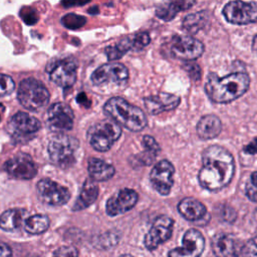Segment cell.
I'll return each instance as SVG.
<instances>
[{"mask_svg":"<svg viewBox=\"0 0 257 257\" xmlns=\"http://www.w3.org/2000/svg\"><path fill=\"white\" fill-rule=\"evenodd\" d=\"M15 88L13 78L7 74L0 73V96L11 93Z\"/></svg>","mask_w":257,"mask_h":257,"instance_id":"obj_32","label":"cell"},{"mask_svg":"<svg viewBox=\"0 0 257 257\" xmlns=\"http://www.w3.org/2000/svg\"><path fill=\"white\" fill-rule=\"evenodd\" d=\"M61 23L68 29H77L86 23V18L75 13H68L61 17Z\"/></svg>","mask_w":257,"mask_h":257,"instance_id":"obj_30","label":"cell"},{"mask_svg":"<svg viewBox=\"0 0 257 257\" xmlns=\"http://www.w3.org/2000/svg\"><path fill=\"white\" fill-rule=\"evenodd\" d=\"M151 41V37L147 32H139L134 35L127 36L117 43L107 46L105 54L108 60H115L120 58L131 49H142L147 46Z\"/></svg>","mask_w":257,"mask_h":257,"instance_id":"obj_15","label":"cell"},{"mask_svg":"<svg viewBox=\"0 0 257 257\" xmlns=\"http://www.w3.org/2000/svg\"><path fill=\"white\" fill-rule=\"evenodd\" d=\"M87 171L90 179L95 182L107 181L112 178L115 173V169L112 165L96 158H91L88 161Z\"/></svg>","mask_w":257,"mask_h":257,"instance_id":"obj_25","label":"cell"},{"mask_svg":"<svg viewBox=\"0 0 257 257\" xmlns=\"http://www.w3.org/2000/svg\"><path fill=\"white\" fill-rule=\"evenodd\" d=\"M49 92L44 84L35 78L23 79L17 90V97L21 105L29 110H37L49 101Z\"/></svg>","mask_w":257,"mask_h":257,"instance_id":"obj_5","label":"cell"},{"mask_svg":"<svg viewBox=\"0 0 257 257\" xmlns=\"http://www.w3.org/2000/svg\"><path fill=\"white\" fill-rule=\"evenodd\" d=\"M212 251L216 256H239L243 244L237 237L228 233H219L212 239Z\"/></svg>","mask_w":257,"mask_h":257,"instance_id":"obj_20","label":"cell"},{"mask_svg":"<svg viewBox=\"0 0 257 257\" xmlns=\"http://www.w3.org/2000/svg\"><path fill=\"white\" fill-rule=\"evenodd\" d=\"M87 135L89 144L95 151L106 152L119 139L121 128L118 123L110 118L92 125Z\"/></svg>","mask_w":257,"mask_h":257,"instance_id":"obj_6","label":"cell"},{"mask_svg":"<svg viewBox=\"0 0 257 257\" xmlns=\"http://www.w3.org/2000/svg\"><path fill=\"white\" fill-rule=\"evenodd\" d=\"M245 192L249 200L257 203V172L251 174L250 179L247 182Z\"/></svg>","mask_w":257,"mask_h":257,"instance_id":"obj_31","label":"cell"},{"mask_svg":"<svg viewBox=\"0 0 257 257\" xmlns=\"http://www.w3.org/2000/svg\"><path fill=\"white\" fill-rule=\"evenodd\" d=\"M250 84V77L246 72H233L219 77L211 72L207 77L205 91L215 103H228L243 95Z\"/></svg>","mask_w":257,"mask_h":257,"instance_id":"obj_2","label":"cell"},{"mask_svg":"<svg viewBox=\"0 0 257 257\" xmlns=\"http://www.w3.org/2000/svg\"><path fill=\"white\" fill-rule=\"evenodd\" d=\"M20 16H21L22 20L26 24H29V25L36 23L38 20V14H37L36 10L32 9L31 7H23L21 9Z\"/></svg>","mask_w":257,"mask_h":257,"instance_id":"obj_34","label":"cell"},{"mask_svg":"<svg viewBox=\"0 0 257 257\" xmlns=\"http://www.w3.org/2000/svg\"><path fill=\"white\" fill-rule=\"evenodd\" d=\"M4 169L10 176L23 180L32 179L37 174V168L32 158L24 153H19L9 159L5 163Z\"/></svg>","mask_w":257,"mask_h":257,"instance_id":"obj_17","label":"cell"},{"mask_svg":"<svg viewBox=\"0 0 257 257\" xmlns=\"http://www.w3.org/2000/svg\"><path fill=\"white\" fill-rule=\"evenodd\" d=\"M53 255H56V256H77L78 255V252L75 248L73 247H60L59 249H57Z\"/></svg>","mask_w":257,"mask_h":257,"instance_id":"obj_37","label":"cell"},{"mask_svg":"<svg viewBox=\"0 0 257 257\" xmlns=\"http://www.w3.org/2000/svg\"><path fill=\"white\" fill-rule=\"evenodd\" d=\"M197 135L202 140H212L217 138L222 131V122L215 114L202 116L196 126Z\"/></svg>","mask_w":257,"mask_h":257,"instance_id":"obj_23","label":"cell"},{"mask_svg":"<svg viewBox=\"0 0 257 257\" xmlns=\"http://www.w3.org/2000/svg\"><path fill=\"white\" fill-rule=\"evenodd\" d=\"M103 110L109 118L132 132H140L148 124L144 111L119 96L109 98L104 103Z\"/></svg>","mask_w":257,"mask_h":257,"instance_id":"obj_3","label":"cell"},{"mask_svg":"<svg viewBox=\"0 0 257 257\" xmlns=\"http://www.w3.org/2000/svg\"><path fill=\"white\" fill-rule=\"evenodd\" d=\"M239 256H257V236L243 244Z\"/></svg>","mask_w":257,"mask_h":257,"instance_id":"obj_33","label":"cell"},{"mask_svg":"<svg viewBox=\"0 0 257 257\" xmlns=\"http://www.w3.org/2000/svg\"><path fill=\"white\" fill-rule=\"evenodd\" d=\"M12 251L10 249V247L8 245H6L5 243L0 242V257H7V256H11Z\"/></svg>","mask_w":257,"mask_h":257,"instance_id":"obj_41","label":"cell"},{"mask_svg":"<svg viewBox=\"0 0 257 257\" xmlns=\"http://www.w3.org/2000/svg\"><path fill=\"white\" fill-rule=\"evenodd\" d=\"M25 211L22 209H10L0 216V228L7 232H13L20 228L24 222Z\"/></svg>","mask_w":257,"mask_h":257,"instance_id":"obj_26","label":"cell"},{"mask_svg":"<svg viewBox=\"0 0 257 257\" xmlns=\"http://www.w3.org/2000/svg\"><path fill=\"white\" fill-rule=\"evenodd\" d=\"M205 247V239L197 229H189L183 236L182 247H177L169 252L173 257H197L202 254Z\"/></svg>","mask_w":257,"mask_h":257,"instance_id":"obj_16","label":"cell"},{"mask_svg":"<svg viewBox=\"0 0 257 257\" xmlns=\"http://www.w3.org/2000/svg\"><path fill=\"white\" fill-rule=\"evenodd\" d=\"M36 190L39 200L50 206H62L70 199L68 189L50 179L40 180L37 183Z\"/></svg>","mask_w":257,"mask_h":257,"instance_id":"obj_12","label":"cell"},{"mask_svg":"<svg viewBox=\"0 0 257 257\" xmlns=\"http://www.w3.org/2000/svg\"><path fill=\"white\" fill-rule=\"evenodd\" d=\"M90 0H61L60 4L64 8H71V7H77L82 6L86 3H88Z\"/></svg>","mask_w":257,"mask_h":257,"instance_id":"obj_38","label":"cell"},{"mask_svg":"<svg viewBox=\"0 0 257 257\" xmlns=\"http://www.w3.org/2000/svg\"><path fill=\"white\" fill-rule=\"evenodd\" d=\"M173 225L174 220L170 217L165 215L158 217L145 236L144 243L146 248L153 251L168 241L173 233Z\"/></svg>","mask_w":257,"mask_h":257,"instance_id":"obj_13","label":"cell"},{"mask_svg":"<svg viewBox=\"0 0 257 257\" xmlns=\"http://www.w3.org/2000/svg\"><path fill=\"white\" fill-rule=\"evenodd\" d=\"M243 151L248 155H257V138H255L248 145H246Z\"/></svg>","mask_w":257,"mask_h":257,"instance_id":"obj_40","label":"cell"},{"mask_svg":"<svg viewBox=\"0 0 257 257\" xmlns=\"http://www.w3.org/2000/svg\"><path fill=\"white\" fill-rule=\"evenodd\" d=\"M78 148L77 139L60 133L50 140L47 151L53 164L61 168H67L74 164Z\"/></svg>","mask_w":257,"mask_h":257,"instance_id":"obj_4","label":"cell"},{"mask_svg":"<svg viewBox=\"0 0 257 257\" xmlns=\"http://www.w3.org/2000/svg\"><path fill=\"white\" fill-rule=\"evenodd\" d=\"M139 199L138 193L133 189H121L114 196L110 197L105 205L106 214L114 217L133 209Z\"/></svg>","mask_w":257,"mask_h":257,"instance_id":"obj_18","label":"cell"},{"mask_svg":"<svg viewBox=\"0 0 257 257\" xmlns=\"http://www.w3.org/2000/svg\"><path fill=\"white\" fill-rule=\"evenodd\" d=\"M98 196V187L91 180H86L73 206V210H82L90 206Z\"/></svg>","mask_w":257,"mask_h":257,"instance_id":"obj_27","label":"cell"},{"mask_svg":"<svg viewBox=\"0 0 257 257\" xmlns=\"http://www.w3.org/2000/svg\"><path fill=\"white\" fill-rule=\"evenodd\" d=\"M203 166L198 174L200 185L209 191H219L228 186L234 176L235 162L224 147L213 145L202 155Z\"/></svg>","mask_w":257,"mask_h":257,"instance_id":"obj_1","label":"cell"},{"mask_svg":"<svg viewBox=\"0 0 257 257\" xmlns=\"http://www.w3.org/2000/svg\"><path fill=\"white\" fill-rule=\"evenodd\" d=\"M74 114L72 109L65 103H53L46 112V124L51 132L63 133L73 126Z\"/></svg>","mask_w":257,"mask_h":257,"instance_id":"obj_11","label":"cell"},{"mask_svg":"<svg viewBox=\"0 0 257 257\" xmlns=\"http://www.w3.org/2000/svg\"><path fill=\"white\" fill-rule=\"evenodd\" d=\"M178 211L186 220L192 222L202 219L207 212L206 207L200 201L191 197L183 199L178 204Z\"/></svg>","mask_w":257,"mask_h":257,"instance_id":"obj_24","label":"cell"},{"mask_svg":"<svg viewBox=\"0 0 257 257\" xmlns=\"http://www.w3.org/2000/svg\"><path fill=\"white\" fill-rule=\"evenodd\" d=\"M76 68L77 64L72 57L57 58L47 65V73L52 82L69 87L76 80Z\"/></svg>","mask_w":257,"mask_h":257,"instance_id":"obj_8","label":"cell"},{"mask_svg":"<svg viewBox=\"0 0 257 257\" xmlns=\"http://www.w3.org/2000/svg\"><path fill=\"white\" fill-rule=\"evenodd\" d=\"M183 68L188 72V74L190 75L191 78H193L194 80H199L201 77V69L200 66L197 63H185L183 65Z\"/></svg>","mask_w":257,"mask_h":257,"instance_id":"obj_36","label":"cell"},{"mask_svg":"<svg viewBox=\"0 0 257 257\" xmlns=\"http://www.w3.org/2000/svg\"><path fill=\"white\" fill-rule=\"evenodd\" d=\"M128 79V70L121 63H106L97 67L91 74V83L95 86L105 84H124Z\"/></svg>","mask_w":257,"mask_h":257,"instance_id":"obj_10","label":"cell"},{"mask_svg":"<svg viewBox=\"0 0 257 257\" xmlns=\"http://www.w3.org/2000/svg\"><path fill=\"white\" fill-rule=\"evenodd\" d=\"M8 128L17 137L29 136L39 131L40 121L29 113L19 111L11 117Z\"/></svg>","mask_w":257,"mask_h":257,"instance_id":"obj_21","label":"cell"},{"mask_svg":"<svg viewBox=\"0 0 257 257\" xmlns=\"http://www.w3.org/2000/svg\"><path fill=\"white\" fill-rule=\"evenodd\" d=\"M196 0H163L156 8V15L164 20L170 21L183 10L191 8Z\"/></svg>","mask_w":257,"mask_h":257,"instance_id":"obj_22","label":"cell"},{"mask_svg":"<svg viewBox=\"0 0 257 257\" xmlns=\"http://www.w3.org/2000/svg\"><path fill=\"white\" fill-rule=\"evenodd\" d=\"M174 166L169 161L163 160L157 163L150 174V181L154 189L163 196L168 195L174 184Z\"/></svg>","mask_w":257,"mask_h":257,"instance_id":"obj_14","label":"cell"},{"mask_svg":"<svg viewBox=\"0 0 257 257\" xmlns=\"http://www.w3.org/2000/svg\"><path fill=\"white\" fill-rule=\"evenodd\" d=\"M143 143L145 146V149L155 155H158V153L160 152V146L157 143V141L151 137V136H144L143 138Z\"/></svg>","mask_w":257,"mask_h":257,"instance_id":"obj_35","label":"cell"},{"mask_svg":"<svg viewBox=\"0 0 257 257\" xmlns=\"http://www.w3.org/2000/svg\"><path fill=\"white\" fill-rule=\"evenodd\" d=\"M223 15L232 24L245 25L255 23L257 22V2L230 1L224 6Z\"/></svg>","mask_w":257,"mask_h":257,"instance_id":"obj_7","label":"cell"},{"mask_svg":"<svg viewBox=\"0 0 257 257\" xmlns=\"http://www.w3.org/2000/svg\"><path fill=\"white\" fill-rule=\"evenodd\" d=\"M180 101L181 98L178 95L168 92H159L144 98L145 106L151 114L173 110L180 104Z\"/></svg>","mask_w":257,"mask_h":257,"instance_id":"obj_19","label":"cell"},{"mask_svg":"<svg viewBox=\"0 0 257 257\" xmlns=\"http://www.w3.org/2000/svg\"><path fill=\"white\" fill-rule=\"evenodd\" d=\"M24 230L33 235H38L45 232L49 227V218L46 215L36 214L26 218L23 222Z\"/></svg>","mask_w":257,"mask_h":257,"instance_id":"obj_29","label":"cell"},{"mask_svg":"<svg viewBox=\"0 0 257 257\" xmlns=\"http://www.w3.org/2000/svg\"><path fill=\"white\" fill-rule=\"evenodd\" d=\"M210 22V15L206 11L187 15L183 20V28L189 33L195 34L204 29Z\"/></svg>","mask_w":257,"mask_h":257,"instance_id":"obj_28","label":"cell"},{"mask_svg":"<svg viewBox=\"0 0 257 257\" xmlns=\"http://www.w3.org/2000/svg\"><path fill=\"white\" fill-rule=\"evenodd\" d=\"M222 217L227 222H233L236 219V212L234 211V209L232 207L227 206L226 208L223 209Z\"/></svg>","mask_w":257,"mask_h":257,"instance_id":"obj_39","label":"cell"},{"mask_svg":"<svg viewBox=\"0 0 257 257\" xmlns=\"http://www.w3.org/2000/svg\"><path fill=\"white\" fill-rule=\"evenodd\" d=\"M170 52L175 58L187 61L194 60L203 54L204 45L192 36L177 35L171 40Z\"/></svg>","mask_w":257,"mask_h":257,"instance_id":"obj_9","label":"cell"}]
</instances>
